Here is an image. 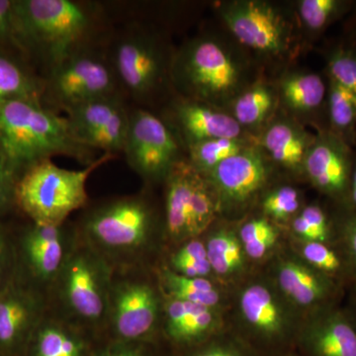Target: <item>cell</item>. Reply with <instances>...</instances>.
<instances>
[{
    "instance_id": "484cf974",
    "label": "cell",
    "mask_w": 356,
    "mask_h": 356,
    "mask_svg": "<svg viewBox=\"0 0 356 356\" xmlns=\"http://www.w3.org/2000/svg\"><path fill=\"white\" fill-rule=\"evenodd\" d=\"M30 356H92L84 337L63 323H40L29 343Z\"/></svg>"
},
{
    "instance_id": "8d00e7d4",
    "label": "cell",
    "mask_w": 356,
    "mask_h": 356,
    "mask_svg": "<svg viewBox=\"0 0 356 356\" xmlns=\"http://www.w3.org/2000/svg\"><path fill=\"white\" fill-rule=\"evenodd\" d=\"M238 236L248 259L261 261L275 247L280 232L268 218L259 217L245 222Z\"/></svg>"
},
{
    "instance_id": "7a4b0ae2",
    "label": "cell",
    "mask_w": 356,
    "mask_h": 356,
    "mask_svg": "<svg viewBox=\"0 0 356 356\" xmlns=\"http://www.w3.org/2000/svg\"><path fill=\"white\" fill-rule=\"evenodd\" d=\"M0 149L11 172L51 156H67L90 165L93 149L77 142L65 117L39 100L0 102Z\"/></svg>"
},
{
    "instance_id": "3957f363",
    "label": "cell",
    "mask_w": 356,
    "mask_h": 356,
    "mask_svg": "<svg viewBox=\"0 0 356 356\" xmlns=\"http://www.w3.org/2000/svg\"><path fill=\"white\" fill-rule=\"evenodd\" d=\"M16 30L38 47L49 70L92 46L100 13L95 4L74 0L14 1Z\"/></svg>"
},
{
    "instance_id": "7bdbcfd3",
    "label": "cell",
    "mask_w": 356,
    "mask_h": 356,
    "mask_svg": "<svg viewBox=\"0 0 356 356\" xmlns=\"http://www.w3.org/2000/svg\"><path fill=\"white\" fill-rule=\"evenodd\" d=\"M92 356H149V355L145 343L117 341L105 350L93 353Z\"/></svg>"
},
{
    "instance_id": "b9f144b4",
    "label": "cell",
    "mask_w": 356,
    "mask_h": 356,
    "mask_svg": "<svg viewBox=\"0 0 356 356\" xmlns=\"http://www.w3.org/2000/svg\"><path fill=\"white\" fill-rule=\"evenodd\" d=\"M173 261H208L207 250L202 241L191 238L172 255Z\"/></svg>"
},
{
    "instance_id": "7dc6e473",
    "label": "cell",
    "mask_w": 356,
    "mask_h": 356,
    "mask_svg": "<svg viewBox=\"0 0 356 356\" xmlns=\"http://www.w3.org/2000/svg\"><path fill=\"white\" fill-rule=\"evenodd\" d=\"M350 210L356 212V152L355 166H353V177H351L350 195H348V206Z\"/></svg>"
},
{
    "instance_id": "cb8c5ba5",
    "label": "cell",
    "mask_w": 356,
    "mask_h": 356,
    "mask_svg": "<svg viewBox=\"0 0 356 356\" xmlns=\"http://www.w3.org/2000/svg\"><path fill=\"white\" fill-rule=\"evenodd\" d=\"M40 305L32 297L18 292L0 296V348L15 353L28 346L40 324Z\"/></svg>"
},
{
    "instance_id": "52a82bcc",
    "label": "cell",
    "mask_w": 356,
    "mask_h": 356,
    "mask_svg": "<svg viewBox=\"0 0 356 356\" xmlns=\"http://www.w3.org/2000/svg\"><path fill=\"white\" fill-rule=\"evenodd\" d=\"M172 55L156 35L132 28L117 40L109 58L120 88L146 102L170 81Z\"/></svg>"
},
{
    "instance_id": "e0dca14e",
    "label": "cell",
    "mask_w": 356,
    "mask_h": 356,
    "mask_svg": "<svg viewBox=\"0 0 356 356\" xmlns=\"http://www.w3.org/2000/svg\"><path fill=\"white\" fill-rule=\"evenodd\" d=\"M108 313L118 341L145 343L158 324V294L147 283H122L111 290Z\"/></svg>"
},
{
    "instance_id": "74e56055",
    "label": "cell",
    "mask_w": 356,
    "mask_h": 356,
    "mask_svg": "<svg viewBox=\"0 0 356 356\" xmlns=\"http://www.w3.org/2000/svg\"><path fill=\"white\" fill-rule=\"evenodd\" d=\"M301 204L300 192L290 185H283L264 196L262 211L269 220L287 222L299 214Z\"/></svg>"
},
{
    "instance_id": "d6a6232c",
    "label": "cell",
    "mask_w": 356,
    "mask_h": 356,
    "mask_svg": "<svg viewBox=\"0 0 356 356\" xmlns=\"http://www.w3.org/2000/svg\"><path fill=\"white\" fill-rule=\"evenodd\" d=\"M254 142L255 138H242V139L222 138V139L203 140L187 147L188 149L187 159L197 172L206 175L222 161L240 153Z\"/></svg>"
},
{
    "instance_id": "8992f818",
    "label": "cell",
    "mask_w": 356,
    "mask_h": 356,
    "mask_svg": "<svg viewBox=\"0 0 356 356\" xmlns=\"http://www.w3.org/2000/svg\"><path fill=\"white\" fill-rule=\"evenodd\" d=\"M113 158L102 154L79 170L60 168L51 159L39 161L23 172L14 196L34 224L60 226L88 202L86 182L91 173Z\"/></svg>"
},
{
    "instance_id": "f546056e",
    "label": "cell",
    "mask_w": 356,
    "mask_h": 356,
    "mask_svg": "<svg viewBox=\"0 0 356 356\" xmlns=\"http://www.w3.org/2000/svg\"><path fill=\"white\" fill-rule=\"evenodd\" d=\"M161 280L170 299L214 309L222 306V293L209 278L186 277L165 268L161 271Z\"/></svg>"
},
{
    "instance_id": "681fc988",
    "label": "cell",
    "mask_w": 356,
    "mask_h": 356,
    "mask_svg": "<svg viewBox=\"0 0 356 356\" xmlns=\"http://www.w3.org/2000/svg\"><path fill=\"white\" fill-rule=\"evenodd\" d=\"M282 356H300L298 353H295L294 350L290 351V353H286V355Z\"/></svg>"
},
{
    "instance_id": "2e32d148",
    "label": "cell",
    "mask_w": 356,
    "mask_h": 356,
    "mask_svg": "<svg viewBox=\"0 0 356 356\" xmlns=\"http://www.w3.org/2000/svg\"><path fill=\"white\" fill-rule=\"evenodd\" d=\"M300 356H356V327L341 304L305 316L294 344Z\"/></svg>"
},
{
    "instance_id": "83f0119b",
    "label": "cell",
    "mask_w": 356,
    "mask_h": 356,
    "mask_svg": "<svg viewBox=\"0 0 356 356\" xmlns=\"http://www.w3.org/2000/svg\"><path fill=\"white\" fill-rule=\"evenodd\" d=\"M205 245L213 273L220 278L235 280L245 273L248 257L235 232L217 229L208 236Z\"/></svg>"
},
{
    "instance_id": "f35d334b",
    "label": "cell",
    "mask_w": 356,
    "mask_h": 356,
    "mask_svg": "<svg viewBox=\"0 0 356 356\" xmlns=\"http://www.w3.org/2000/svg\"><path fill=\"white\" fill-rule=\"evenodd\" d=\"M187 350L186 356H259L236 334L222 332Z\"/></svg>"
},
{
    "instance_id": "603a6c76",
    "label": "cell",
    "mask_w": 356,
    "mask_h": 356,
    "mask_svg": "<svg viewBox=\"0 0 356 356\" xmlns=\"http://www.w3.org/2000/svg\"><path fill=\"white\" fill-rule=\"evenodd\" d=\"M196 173L188 159L184 158L165 179V229L172 240H191L192 191Z\"/></svg>"
},
{
    "instance_id": "277c9868",
    "label": "cell",
    "mask_w": 356,
    "mask_h": 356,
    "mask_svg": "<svg viewBox=\"0 0 356 356\" xmlns=\"http://www.w3.org/2000/svg\"><path fill=\"white\" fill-rule=\"evenodd\" d=\"M236 336L259 356H282L294 350L303 316L269 277L252 278L236 297Z\"/></svg>"
},
{
    "instance_id": "f1b7e54d",
    "label": "cell",
    "mask_w": 356,
    "mask_h": 356,
    "mask_svg": "<svg viewBox=\"0 0 356 356\" xmlns=\"http://www.w3.org/2000/svg\"><path fill=\"white\" fill-rule=\"evenodd\" d=\"M355 6L350 0H299L295 3L294 13L303 36L316 40Z\"/></svg>"
},
{
    "instance_id": "1f68e13d",
    "label": "cell",
    "mask_w": 356,
    "mask_h": 356,
    "mask_svg": "<svg viewBox=\"0 0 356 356\" xmlns=\"http://www.w3.org/2000/svg\"><path fill=\"white\" fill-rule=\"evenodd\" d=\"M293 235L301 242H337L336 217L320 204L307 205L292 220Z\"/></svg>"
},
{
    "instance_id": "c3c4849f",
    "label": "cell",
    "mask_w": 356,
    "mask_h": 356,
    "mask_svg": "<svg viewBox=\"0 0 356 356\" xmlns=\"http://www.w3.org/2000/svg\"><path fill=\"white\" fill-rule=\"evenodd\" d=\"M4 243L2 236L0 235V277H1L2 268H3Z\"/></svg>"
},
{
    "instance_id": "30bf717a",
    "label": "cell",
    "mask_w": 356,
    "mask_h": 356,
    "mask_svg": "<svg viewBox=\"0 0 356 356\" xmlns=\"http://www.w3.org/2000/svg\"><path fill=\"white\" fill-rule=\"evenodd\" d=\"M180 143L172 126L153 112L145 108L130 112L123 153L128 165L145 181H165L173 166L184 159Z\"/></svg>"
},
{
    "instance_id": "836d02e7",
    "label": "cell",
    "mask_w": 356,
    "mask_h": 356,
    "mask_svg": "<svg viewBox=\"0 0 356 356\" xmlns=\"http://www.w3.org/2000/svg\"><path fill=\"white\" fill-rule=\"evenodd\" d=\"M44 83L28 74L10 58L0 56V102L14 99L39 100Z\"/></svg>"
},
{
    "instance_id": "9c48e42d",
    "label": "cell",
    "mask_w": 356,
    "mask_h": 356,
    "mask_svg": "<svg viewBox=\"0 0 356 356\" xmlns=\"http://www.w3.org/2000/svg\"><path fill=\"white\" fill-rule=\"evenodd\" d=\"M55 282L65 308L81 322L96 325L108 314L109 269L95 248H70Z\"/></svg>"
},
{
    "instance_id": "7402d4cb",
    "label": "cell",
    "mask_w": 356,
    "mask_h": 356,
    "mask_svg": "<svg viewBox=\"0 0 356 356\" xmlns=\"http://www.w3.org/2000/svg\"><path fill=\"white\" fill-rule=\"evenodd\" d=\"M64 225L34 224L24 240L26 259L35 276L44 282H55L70 248Z\"/></svg>"
},
{
    "instance_id": "7c38bea8",
    "label": "cell",
    "mask_w": 356,
    "mask_h": 356,
    "mask_svg": "<svg viewBox=\"0 0 356 356\" xmlns=\"http://www.w3.org/2000/svg\"><path fill=\"white\" fill-rule=\"evenodd\" d=\"M257 140L204 175L214 189L220 213L245 210L269 184L274 170Z\"/></svg>"
},
{
    "instance_id": "f6af8a7d",
    "label": "cell",
    "mask_w": 356,
    "mask_h": 356,
    "mask_svg": "<svg viewBox=\"0 0 356 356\" xmlns=\"http://www.w3.org/2000/svg\"><path fill=\"white\" fill-rule=\"evenodd\" d=\"M13 173L6 158H4L3 153L0 149V207L8 202V199L10 197Z\"/></svg>"
},
{
    "instance_id": "e575fe53",
    "label": "cell",
    "mask_w": 356,
    "mask_h": 356,
    "mask_svg": "<svg viewBox=\"0 0 356 356\" xmlns=\"http://www.w3.org/2000/svg\"><path fill=\"white\" fill-rule=\"evenodd\" d=\"M327 77L346 88L356 99V41L346 39L325 51Z\"/></svg>"
},
{
    "instance_id": "5b68a950",
    "label": "cell",
    "mask_w": 356,
    "mask_h": 356,
    "mask_svg": "<svg viewBox=\"0 0 356 356\" xmlns=\"http://www.w3.org/2000/svg\"><path fill=\"white\" fill-rule=\"evenodd\" d=\"M218 13L232 36L254 57L286 64L300 53L302 33L294 11L264 0L222 1Z\"/></svg>"
},
{
    "instance_id": "d590c367",
    "label": "cell",
    "mask_w": 356,
    "mask_h": 356,
    "mask_svg": "<svg viewBox=\"0 0 356 356\" xmlns=\"http://www.w3.org/2000/svg\"><path fill=\"white\" fill-rule=\"evenodd\" d=\"M220 213L219 202L207 178L197 172L191 200V238L205 233Z\"/></svg>"
},
{
    "instance_id": "4316f807",
    "label": "cell",
    "mask_w": 356,
    "mask_h": 356,
    "mask_svg": "<svg viewBox=\"0 0 356 356\" xmlns=\"http://www.w3.org/2000/svg\"><path fill=\"white\" fill-rule=\"evenodd\" d=\"M295 254L348 290L355 280L343 248L337 242L318 243L295 241Z\"/></svg>"
},
{
    "instance_id": "ffe728a7",
    "label": "cell",
    "mask_w": 356,
    "mask_h": 356,
    "mask_svg": "<svg viewBox=\"0 0 356 356\" xmlns=\"http://www.w3.org/2000/svg\"><path fill=\"white\" fill-rule=\"evenodd\" d=\"M280 104L298 120L313 122L318 130H327V81L310 70L284 72L275 86Z\"/></svg>"
},
{
    "instance_id": "ac0fdd59",
    "label": "cell",
    "mask_w": 356,
    "mask_h": 356,
    "mask_svg": "<svg viewBox=\"0 0 356 356\" xmlns=\"http://www.w3.org/2000/svg\"><path fill=\"white\" fill-rule=\"evenodd\" d=\"M170 119L172 124H168L186 147L222 138H254L245 133L228 112L184 97L170 107Z\"/></svg>"
},
{
    "instance_id": "d4e9b609",
    "label": "cell",
    "mask_w": 356,
    "mask_h": 356,
    "mask_svg": "<svg viewBox=\"0 0 356 356\" xmlns=\"http://www.w3.org/2000/svg\"><path fill=\"white\" fill-rule=\"evenodd\" d=\"M280 106L275 86L259 79L234 100L228 113L245 133L257 138L273 120Z\"/></svg>"
},
{
    "instance_id": "bcb514c9",
    "label": "cell",
    "mask_w": 356,
    "mask_h": 356,
    "mask_svg": "<svg viewBox=\"0 0 356 356\" xmlns=\"http://www.w3.org/2000/svg\"><path fill=\"white\" fill-rule=\"evenodd\" d=\"M346 291L348 292V302L344 306L348 315L350 316L351 320L353 321L356 327V283L351 285Z\"/></svg>"
},
{
    "instance_id": "d6986e66",
    "label": "cell",
    "mask_w": 356,
    "mask_h": 356,
    "mask_svg": "<svg viewBox=\"0 0 356 356\" xmlns=\"http://www.w3.org/2000/svg\"><path fill=\"white\" fill-rule=\"evenodd\" d=\"M316 135L293 117H274L257 138V144L274 168L303 175L304 163Z\"/></svg>"
},
{
    "instance_id": "5bb4252c",
    "label": "cell",
    "mask_w": 356,
    "mask_h": 356,
    "mask_svg": "<svg viewBox=\"0 0 356 356\" xmlns=\"http://www.w3.org/2000/svg\"><path fill=\"white\" fill-rule=\"evenodd\" d=\"M269 278L303 317L341 304L346 292L336 281L318 273L295 254L278 255L271 264Z\"/></svg>"
},
{
    "instance_id": "ee69618b",
    "label": "cell",
    "mask_w": 356,
    "mask_h": 356,
    "mask_svg": "<svg viewBox=\"0 0 356 356\" xmlns=\"http://www.w3.org/2000/svg\"><path fill=\"white\" fill-rule=\"evenodd\" d=\"M16 29L14 1L0 0V39L6 38Z\"/></svg>"
},
{
    "instance_id": "ba28073f",
    "label": "cell",
    "mask_w": 356,
    "mask_h": 356,
    "mask_svg": "<svg viewBox=\"0 0 356 356\" xmlns=\"http://www.w3.org/2000/svg\"><path fill=\"white\" fill-rule=\"evenodd\" d=\"M109 56L95 46L76 51L50 70L44 91L67 111L91 100L120 95Z\"/></svg>"
},
{
    "instance_id": "9a60e30c",
    "label": "cell",
    "mask_w": 356,
    "mask_h": 356,
    "mask_svg": "<svg viewBox=\"0 0 356 356\" xmlns=\"http://www.w3.org/2000/svg\"><path fill=\"white\" fill-rule=\"evenodd\" d=\"M355 152L329 130H318L304 163V177L337 207H348Z\"/></svg>"
},
{
    "instance_id": "8fae6325",
    "label": "cell",
    "mask_w": 356,
    "mask_h": 356,
    "mask_svg": "<svg viewBox=\"0 0 356 356\" xmlns=\"http://www.w3.org/2000/svg\"><path fill=\"white\" fill-rule=\"evenodd\" d=\"M153 209L142 197H124L105 204L86 220L89 242L113 254H128L144 247L153 232Z\"/></svg>"
},
{
    "instance_id": "6da1fadb",
    "label": "cell",
    "mask_w": 356,
    "mask_h": 356,
    "mask_svg": "<svg viewBox=\"0 0 356 356\" xmlns=\"http://www.w3.org/2000/svg\"><path fill=\"white\" fill-rule=\"evenodd\" d=\"M259 79L252 55L222 35H200L172 55L170 83L180 97L224 111Z\"/></svg>"
},
{
    "instance_id": "4dcf8cb0",
    "label": "cell",
    "mask_w": 356,
    "mask_h": 356,
    "mask_svg": "<svg viewBox=\"0 0 356 356\" xmlns=\"http://www.w3.org/2000/svg\"><path fill=\"white\" fill-rule=\"evenodd\" d=\"M327 130L356 147V99L331 79H327Z\"/></svg>"
},
{
    "instance_id": "60d3db41",
    "label": "cell",
    "mask_w": 356,
    "mask_h": 356,
    "mask_svg": "<svg viewBox=\"0 0 356 356\" xmlns=\"http://www.w3.org/2000/svg\"><path fill=\"white\" fill-rule=\"evenodd\" d=\"M180 275L192 278H208L213 273L209 261H173L172 268Z\"/></svg>"
},
{
    "instance_id": "44dd1931",
    "label": "cell",
    "mask_w": 356,
    "mask_h": 356,
    "mask_svg": "<svg viewBox=\"0 0 356 356\" xmlns=\"http://www.w3.org/2000/svg\"><path fill=\"white\" fill-rule=\"evenodd\" d=\"M165 318L166 337L181 348H193L222 332L220 309L170 299Z\"/></svg>"
},
{
    "instance_id": "4fadbf2b",
    "label": "cell",
    "mask_w": 356,
    "mask_h": 356,
    "mask_svg": "<svg viewBox=\"0 0 356 356\" xmlns=\"http://www.w3.org/2000/svg\"><path fill=\"white\" fill-rule=\"evenodd\" d=\"M65 113L72 135L84 147L112 156L123 153L130 112L120 95L83 103Z\"/></svg>"
},
{
    "instance_id": "ab89813d",
    "label": "cell",
    "mask_w": 356,
    "mask_h": 356,
    "mask_svg": "<svg viewBox=\"0 0 356 356\" xmlns=\"http://www.w3.org/2000/svg\"><path fill=\"white\" fill-rule=\"evenodd\" d=\"M334 217L337 243L343 248L356 283V212L348 207L334 206Z\"/></svg>"
}]
</instances>
